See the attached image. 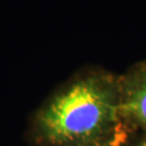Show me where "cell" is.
<instances>
[{
  "label": "cell",
  "instance_id": "2",
  "mask_svg": "<svg viewBox=\"0 0 146 146\" xmlns=\"http://www.w3.org/2000/svg\"><path fill=\"white\" fill-rule=\"evenodd\" d=\"M125 91L123 101L119 104V112L146 125V66L128 81Z\"/></svg>",
  "mask_w": 146,
  "mask_h": 146
},
{
  "label": "cell",
  "instance_id": "3",
  "mask_svg": "<svg viewBox=\"0 0 146 146\" xmlns=\"http://www.w3.org/2000/svg\"><path fill=\"white\" fill-rule=\"evenodd\" d=\"M126 139V135H125L124 132H119L116 135H114L112 139L104 142V143L99 144L97 146H121V144L123 143L124 139Z\"/></svg>",
  "mask_w": 146,
  "mask_h": 146
},
{
  "label": "cell",
  "instance_id": "1",
  "mask_svg": "<svg viewBox=\"0 0 146 146\" xmlns=\"http://www.w3.org/2000/svg\"><path fill=\"white\" fill-rule=\"evenodd\" d=\"M112 86L90 77L59 94L40 117V129L50 143L86 141L108 126L119 113Z\"/></svg>",
  "mask_w": 146,
  "mask_h": 146
},
{
  "label": "cell",
  "instance_id": "4",
  "mask_svg": "<svg viewBox=\"0 0 146 146\" xmlns=\"http://www.w3.org/2000/svg\"><path fill=\"white\" fill-rule=\"evenodd\" d=\"M141 146H146V142H144V143H143V144H142Z\"/></svg>",
  "mask_w": 146,
  "mask_h": 146
}]
</instances>
